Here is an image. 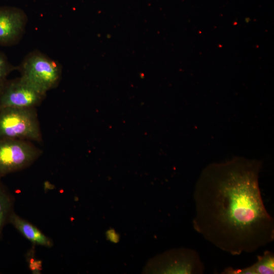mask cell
Segmentation results:
<instances>
[{
	"label": "cell",
	"mask_w": 274,
	"mask_h": 274,
	"mask_svg": "<svg viewBox=\"0 0 274 274\" xmlns=\"http://www.w3.org/2000/svg\"><path fill=\"white\" fill-rule=\"evenodd\" d=\"M261 163L244 157L213 163L195 186L194 229L232 255L254 252L274 239V220L259 186Z\"/></svg>",
	"instance_id": "obj_1"
},
{
	"label": "cell",
	"mask_w": 274,
	"mask_h": 274,
	"mask_svg": "<svg viewBox=\"0 0 274 274\" xmlns=\"http://www.w3.org/2000/svg\"><path fill=\"white\" fill-rule=\"evenodd\" d=\"M17 70L20 73V77L46 94L57 86L62 74V67L58 61L37 50L29 52Z\"/></svg>",
	"instance_id": "obj_2"
},
{
	"label": "cell",
	"mask_w": 274,
	"mask_h": 274,
	"mask_svg": "<svg viewBox=\"0 0 274 274\" xmlns=\"http://www.w3.org/2000/svg\"><path fill=\"white\" fill-rule=\"evenodd\" d=\"M33 109H0V138L40 141V128Z\"/></svg>",
	"instance_id": "obj_3"
},
{
	"label": "cell",
	"mask_w": 274,
	"mask_h": 274,
	"mask_svg": "<svg viewBox=\"0 0 274 274\" xmlns=\"http://www.w3.org/2000/svg\"><path fill=\"white\" fill-rule=\"evenodd\" d=\"M150 267L156 273L200 274L204 269L198 254L189 248L166 251L152 260Z\"/></svg>",
	"instance_id": "obj_4"
},
{
	"label": "cell",
	"mask_w": 274,
	"mask_h": 274,
	"mask_svg": "<svg viewBox=\"0 0 274 274\" xmlns=\"http://www.w3.org/2000/svg\"><path fill=\"white\" fill-rule=\"evenodd\" d=\"M40 154L25 140L0 138V177L26 167Z\"/></svg>",
	"instance_id": "obj_5"
},
{
	"label": "cell",
	"mask_w": 274,
	"mask_h": 274,
	"mask_svg": "<svg viewBox=\"0 0 274 274\" xmlns=\"http://www.w3.org/2000/svg\"><path fill=\"white\" fill-rule=\"evenodd\" d=\"M46 95L20 77L7 80L0 91V109L33 108L42 101Z\"/></svg>",
	"instance_id": "obj_6"
},
{
	"label": "cell",
	"mask_w": 274,
	"mask_h": 274,
	"mask_svg": "<svg viewBox=\"0 0 274 274\" xmlns=\"http://www.w3.org/2000/svg\"><path fill=\"white\" fill-rule=\"evenodd\" d=\"M28 18L21 9L0 7V46H12L22 39Z\"/></svg>",
	"instance_id": "obj_7"
},
{
	"label": "cell",
	"mask_w": 274,
	"mask_h": 274,
	"mask_svg": "<svg viewBox=\"0 0 274 274\" xmlns=\"http://www.w3.org/2000/svg\"><path fill=\"white\" fill-rule=\"evenodd\" d=\"M9 222L12 224L24 237L35 244L51 247L52 241L34 225L20 217L13 212Z\"/></svg>",
	"instance_id": "obj_8"
},
{
	"label": "cell",
	"mask_w": 274,
	"mask_h": 274,
	"mask_svg": "<svg viewBox=\"0 0 274 274\" xmlns=\"http://www.w3.org/2000/svg\"><path fill=\"white\" fill-rule=\"evenodd\" d=\"M13 199L0 182V236L5 224L13 212Z\"/></svg>",
	"instance_id": "obj_9"
},
{
	"label": "cell",
	"mask_w": 274,
	"mask_h": 274,
	"mask_svg": "<svg viewBox=\"0 0 274 274\" xmlns=\"http://www.w3.org/2000/svg\"><path fill=\"white\" fill-rule=\"evenodd\" d=\"M255 274H271L274 273V255L269 251L257 256V261L252 265Z\"/></svg>",
	"instance_id": "obj_10"
},
{
	"label": "cell",
	"mask_w": 274,
	"mask_h": 274,
	"mask_svg": "<svg viewBox=\"0 0 274 274\" xmlns=\"http://www.w3.org/2000/svg\"><path fill=\"white\" fill-rule=\"evenodd\" d=\"M16 70L17 66L13 65L7 55L0 50V91L8 80V75Z\"/></svg>",
	"instance_id": "obj_11"
},
{
	"label": "cell",
	"mask_w": 274,
	"mask_h": 274,
	"mask_svg": "<svg viewBox=\"0 0 274 274\" xmlns=\"http://www.w3.org/2000/svg\"><path fill=\"white\" fill-rule=\"evenodd\" d=\"M107 236L109 239L112 242L116 243L119 240V236L114 230H109L107 232Z\"/></svg>",
	"instance_id": "obj_12"
}]
</instances>
